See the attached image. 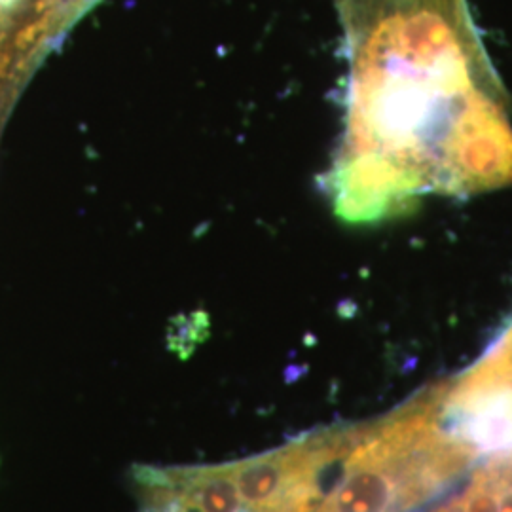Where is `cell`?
Masks as SVG:
<instances>
[{
	"label": "cell",
	"instance_id": "1",
	"mask_svg": "<svg viewBox=\"0 0 512 512\" xmlns=\"http://www.w3.org/2000/svg\"><path fill=\"white\" fill-rule=\"evenodd\" d=\"M344 128L325 173L338 219L370 226L429 196L512 186L511 95L469 0H334Z\"/></svg>",
	"mask_w": 512,
	"mask_h": 512
},
{
	"label": "cell",
	"instance_id": "2",
	"mask_svg": "<svg viewBox=\"0 0 512 512\" xmlns=\"http://www.w3.org/2000/svg\"><path fill=\"white\" fill-rule=\"evenodd\" d=\"M139 512H245L232 463L207 467H137Z\"/></svg>",
	"mask_w": 512,
	"mask_h": 512
},
{
	"label": "cell",
	"instance_id": "3",
	"mask_svg": "<svg viewBox=\"0 0 512 512\" xmlns=\"http://www.w3.org/2000/svg\"><path fill=\"white\" fill-rule=\"evenodd\" d=\"M397 497L391 444L382 435H363L349 452L342 478L315 512H391Z\"/></svg>",
	"mask_w": 512,
	"mask_h": 512
},
{
	"label": "cell",
	"instance_id": "4",
	"mask_svg": "<svg viewBox=\"0 0 512 512\" xmlns=\"http://www.w3.org/2000/svg\"><path fill=\"white\" fill-rule=\"evenodd\" d=\"M465 507L467 512H499V492L484 478L469 490Z\"/></svg>",
	"mask_w": 512,
	"mask_h": 512
},
{
	"label": "cell",
	"instance_id": "5",
	"mask_svg": "<svg viewBox=\"0 0 512 512\" xmlns=\"http://www.w3.org/2000/svg\"><path fill=\"white\" fill-rule=\"evenodd\" d=\"M499 492V512H512V488Z\"/></svg>",
	"mask_w": 512,
	"mask_h": 512
},
{
	"label": "cell",
	"instance_id": "6",
	"mask_svg": "<svg viewBox=\"0 0 512 512\" xmlns=\"http://www.w3.org/2000/svg\"><path fill=\"white\" fill-rule=\"evenodd\" d=\"M444 512H467V507H465V501H456V503H452L448 509Z\"/></svg>",
	"mask_w": 512,
	"mask_h": 512
}]
</instances>
